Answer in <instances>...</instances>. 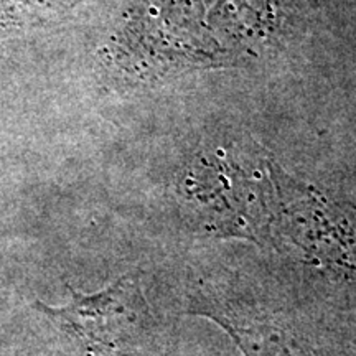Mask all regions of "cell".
Listing matches in <instances>:
<instances>
[{
	"label": "cell",
	"mask_w": 356,
	"mask_h": 356,
	"mask_svg": "<svg viewBox=\"0 0 356 356\" xmlns=\"http://www.w3.org/2000/svg\"><path fill=\"white\" fill-rule=\"evenodd\" d=\"M270 180L277 210L287 215L297 243L307 248L320 264L341 274L356 273V226L335 204L322 195L289 177L282 168L269 162Z\"/></svg>",
	"instance_id": "cell-1"
},
{
	"label": "cell",
	"mask_w": 356,
	"mask_h": 356,
	"mask_svg": "<svg viewBox=\"0 0 356 356\" xmlns=\"http://www.w3.org/2000/svg\"><path fill=\"white\" fill-rule=\"evenodd\" d=\"M66 287L71 292L70 304L50 307L35 302V307L81 341L102 348H118L136 335L145 322L149 305L134 274L122 275L92 296Z\"/></svg>",
	"instance_id": "cell-2"
},
{
	"label": "cell",
	"mask_w": 356,
	"mask_h": 356,
	"mask_svg": "<svg viewBox=\"0 0 356 356\" xmlns=\"http://www.w3.org/2000/svg\"><path fill=\"white\" fill-rule=\"evenodd\" d=\"M193 310L225 328L246 356H318L307 325L286 310L210 291L195 297Z\"/></svg>",
	"instance_id": "cell-3"
}]
</instances>
